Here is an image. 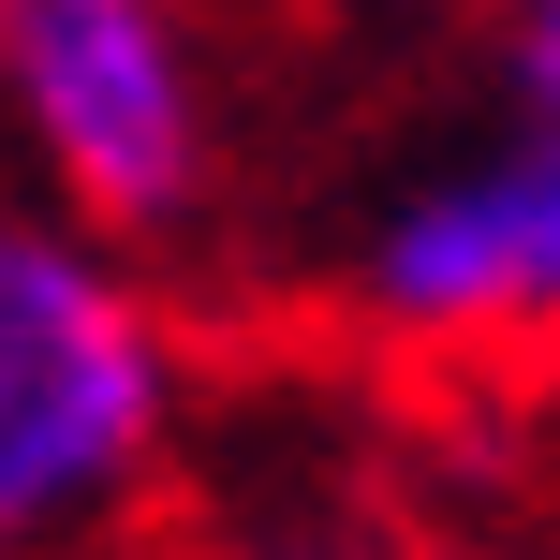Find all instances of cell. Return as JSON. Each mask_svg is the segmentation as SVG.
Here are the masks:
<instances>
[{
	"mask_svg": "<svg viewBox=\"0 0 560 560\" xmlns=\"http://www.w3.org/2000/svg\"><path fill=\"white\" fill-rule=\"evenodd\" d=\"M546 443H560V339H546Z\"/></svg>",
	"mask_w": 560,
	"mask_h": 560,
	"instance_id": "cell-5",
	"label": "cell"
},
{
	"mask_svg": "<svg viewBox=\"0 0 560 560\" xmlns=\"http://www.w3.org/2000/svg\"><path fill=\"white\" fill-rule=\"evenodd\" d=\"M502 45H516V89H532V118H560V0H516V15H502Z\"/></svg>",
	"mask_w": 560,
	"mask_h": 560,
	"instance_id": "cell-4",
	"label": "cell"
},
{
	"mask_svg": "<svg viewBox=\"0 0 560 560\" xmlns=\"http://www.w3.org/2000/svg\"><path fill=\"white\" fill-rule=\"evenodd\" d=\"M177 413H192V369L133 252L0 192V560L118 532L163 487Z\"/></svg>",
	"mask_w": 560,
	"mask_h": 560,
	"instance_id": "cell-1",
	"label": "cell"
},
{
	"mask_svg": "<svg viewBox=\"0 0 560 560\" xmlns=\"http://www.w3.org/2000/svg\"><path fill=\"white\" fill-rule=\"evenodd\" d=\"M0 148L15 192L104 252H163L222 192L192 0H0Z\"/></svg>",
	"mask_w": 560,
	"mask_h": 560,
	"instance_id": "cell-2",
	"label": "cell"
},
{
	"mask_svg": "<svg viewBox=\"0 0 560 560\" xmlns=\"http://www.w3.org/2000/svg\"><path fill=\"white\" fill-rule=\"evenodd\" d=\"M354 310L398 354H546L560 339V118L487 148L472 177L413 192L354 252Z\"/></svg>",
	"mask_w": 560,
	"mask_h": 560,
	"instance_id": "cell-3",
	"label": "cell"
}]
</instances>
